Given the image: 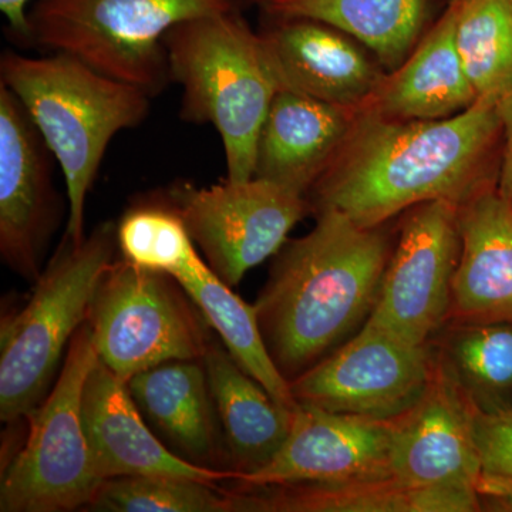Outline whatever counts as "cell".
<instances>
[{
    "mask_svg": "<svg viewBox=\"0 0 512 512\" xmlns=\"http://www.w3.org/2000/svg\"><path fill=\"white\" fill-rule=\"evenodd\" d=\"M498 103L477 100L441 120H390L359 111L345 144L309 191L312 212L336 210L365 228L416 205H461L497 185ZM498 175V174H497Z\"/></svg>",
    "mask_w": 512,
    "mask_h": 512,
    "instance_id": "obj_1",
    "label": "cell"
},
{
    "mask_svg": "<svg viewBox=\"0 0 512 512\" xmlns=\"http://www.w3.org/2000/svg\"><path fill=\"white\" fill-rule=\"evenodd\" d=\"M315 215L309 234L279 249L254 303L269 355L289 383L362 329L393 249L387 224L360 227L336 210Z\"/></svg>",
    "mask_w": 512,
    "mask_h": 512,
    "instance_id": "obj_2",
    "label": "cell"
},
{
    "mask_svg": "<svg viewBox=\"0 0 512 512\" xmlns=\"http://www.w3.org/2000/svg\"><path fill=\"white\" fill-rule=\"evenodd\" d=\"M0 84L25 106L62 168L69 201L64 235L80 244L86 238L87 195L107 147L120 131L147 119L151 97L66 53L28 57L5 52Z\"/></svg>",
    "mask_w": 512,
    "mask_h": 512,
    "instance_id": "obj_3",
    "label": "cell"
},
{
    "mask_svg": "<svg viewBox=\"0 0 512 512\" xmlns=\"http://www.w3.org/2000/svg\"><path fill=\"white\" fill-rule=\"evenodd\" d=\"M163 43L183 89L181 119L218 131L228 180L254 177L259 131L279 92L259 33L229 9L177 23Z\"/></svg>",
    "mask_w": 512,
    "mask_h": 512,
    "instance_id": "obj_4",
    "label": "cell"
},
{
    "mask_svg": "<svg viewBox=\"0 0 512 512\" xmlns=\"http://www.w3.org/2000/svg\"><path fill=\"white\" fill-rule=\"evenodd\" d=\"M117 224L101 222L76 244L64 235L55 256L33 282L28 302L2 316L0 419H26L45 400L64 349L89 318L94 292L116 259Z\"/></svg>",
    "mask_w": 512,
    "mask_h": 512,
    "instance_id": "obj_5",
    "label": "cell"
},
{
    "mask_svg": "<svg viewBox=\"0 0 512 512\" xmlns=\"http://www.w3.org/2000/svg\"><path fill=\"white\" fill-rule=\"evenodd\" d=\"M229 9L228 0H35L29 45L76 57L153 99L173 83L165 33Z\"/></svg>",
    "mask_w": 512,
    "mask_h": 512,
    "instance_id": "obj_6",
    "label": "cell"
},
{
    "mask_svg": "<svg viewBox=\"0 0 512 512\" xmlns=\"http://www.w3.org/2000/svg\"><path fill=\"white\" fill-rule=\"evenodd\" d=\"M99 362L87 322L67 348L52 390L29 414V430L0 478L2 512L87 510L103 478L84 431V383Z\"/></svg>",
    "mask_w": 512,
    "mask_h": 512,
    "instance_id": "obj_7",
    "label": "cell"
},
{
    "mask_svg": "<svg viewBox=\"0 0 512 512\" xmlns=\"http://www.w3.org/2000/svg\"><path fill=\"white\" fill-rule=\"evenodd\" d=\"M87 325L100 362L128 382L177 360H202L212 338L205 320L173 276L116 259L101 278Z\"/></svg>",
    "mask_w": 512,
    "mask_h": 512,
    "instance_id": "obj_8",
    "label": "cell"
},
{
    "mask_svg": "<svg viewBox=\"0 0 512 512\" xmlns=\"http://www.w3.org/2000/svg\"><path fill=\"white\" fill-rule=\"evenodd\" d=\"M163 198L183 218L212 272L232 288L278 254L289 232L312 214L306 195L255 177L210 187L178 183Z\"/></svg>",
    "mask_w": 512,
    "mask_h": 512,
    "instance_id": "obj_9",
    "label": "cell"
},
{
    "mask_svg": "<svg viewBox=\"0 0 512 512\" xmlns=\"http://www.w3.org/2000/svg\"><path fill=\"white\" fill-rule=\"evenodd\" d=\"M436 367L433 343L414 345L365 323L348 342L289 384L296 403L392 421L419 402Z\"/></svg>",
    "mask_w": 512,
    "mask_h": 512,
    "instance_id": "obj_10",
    "label": "cell"
},
{
    "mask_svg": "<svg viewBox=\"0 0 512 512\" xmlns=\"http://www.w3.org/2000/svg\"><path fill=\"white\" fill-rule=\"evenodd\" d=\"M458 205L430 201L406 211L366 323L427 345L447 325L460 258Z\"/></svg>",
    "mask_w": 512,
    "mask_h": 512,
    "instance_id": "obj_11",
    "label": "cell"
},
{
    "mask_svg": "<svg viewBox=\"0 0 512 512\" xmlns=\"http://www.w3.org/2000/svg\"><path fill=\"white\" fill-rule=\"evenodd\" d=\"M52 157L25 106L0 84V255L30 282L62 215Z\"/></svg>",
    "mask_w": 512,
    "mask_h": 512,
    "instance_id": "obj_12",
    "label": "cell"
},
{
    "mask_svg": "<svg viewBox=\"0 0 512 512\" xmlns=\"http://www.w3.org/2000/svg\"><path fill=\"white\" fill-rule=\"evenodd\" d=\"M392 421L367 419L296 403L284 446L235 487L340 484L383 480L390 474Z\"/></svg>",
    "mask_w": 512,
    "mask_h": 512,
    "instance_id": "obj_13",
    "label": "cell"
},
{
    "mask_svg": "<svg viewBox=\"0 0 512 512\" xmlns=\"http://www.w3.org/2000/svg\"><path fill=\"white\" fill-rule=\"evenodd\" d=\"M473 421V404L437 359L429 389L409 412L392 420L390 474L410 488L480 497Z\"/></svg>",
    "mask_w": 512,
    "mask_h": 512,
    "instance_id": "obj_14",
    "label": "cell"
},
{
    "mask_svg": "<svg viewBox=\"0 0 512 512\" xmlns=\"http://www.w3.org/2000/svg\"><path fill=\"white\" fill-rule=\"evenodd\" d=\"M264 16L259 36L279 90L360 110L386 76L362 43L328 23Z\"/></svg>",
    "mask_w": 512,
    "mask_h": 512,
    "instance_id": "obj_15",
    "label": "cell"
},
{
    "mask_svg": "<svg viewBox=\"0 0 512 512\" xmlns=\"http://www.w3.org/2000/svg\"><path fill=\"white\" fill-rule=\"evenodd\" d=\"M82 417L94 467L103 480L170 476L220 484L237 478L231 470L192 464L161 443L144 423L127 383L100 359L84 383Z\"/></svg>",
    "mask_w": 512,
    "mask_h": 512,
    "instance_id": "obj_16",
    "label": "cell"
},
{
    "mask_svg": "<svg viewBox=\"0 0 512 512\" xmlns=\"http://www.w3.org/2000/svg\"><path fill=\"white\" fill-rule=\"evenodd\" d=\"M357 114L279 90L259 131L254 177L308 197L345 144Z\"/></svg>",
    "mask_w": 512,
    "mask_h": 512,
    "instance_id": "obj_17",
    "label": "cell"
},
{
    "mask_svg": "<svg viewBox=\"0 0 512 512\" xmlns=\"http://www.w3.org/2000/svg\"><path fill=\"white\" fill-rule=\"evenodd\" d=\"M458 228L448 322H512V208L497 185L458 205Z\"/></svg>",
    "mask_w": 512,
    "mask_h": 512,
    "instance_id": "obj_18",
    "label": "cell"
},
{
    "mask_svg": "<svg viewBox=\"0 0 512 512\" xmlns=\"http://www.w3.org/2000/svg\"><path fill=\"white\" fill-rule=\"evenodd\" d=\"M457 3H448L397 69L387 72L359 111L390 120H441L477 103L456 46Z\"/></svg>",
    "mask_w": 512,
    "mask_h": 512,
    "instance_id": "obj_19",
    "label": "cell"
},
{
    "mask_svg": "<svg viewBox=\"0 0 512 512\" xmlns=\"http://www.w3.org/2000/svg\"><path fill=\"white\" fill-rule=\"evenodd\" d=\"M127 386L171 451L198 466L224 470L218 464L225 460L229 467L202 360L164 363L131 377Z\"/></svg>",
    "mask_w": 512,
    "mask_h": 512,
    "instance_id": "obj_20",
    "label": "cell"
},
{
    "mask_svg": "<svg viewBox=\"0 0 512 512\" xmlns=\"http://www.w3.org/2000/svg\"><path fill=\"white\" fill-rule=\"evenodd\" d=\"M202 362L229 468L237 481L264 468L281 450L291 430L293 409L276 402L214 339Z\"/></svg>",
    "mask_w": 512,
    "mask_h": 512,
    "instance_id": "obj_21",
    "label": "cell"
},
{
    "mask_svg": "<svg viewBox=\"0 0 512 512\" xmlns=\"http://www.w3.org/2000/svg\"><path fill=\"white\" fill-rule=\"evenodd\" d=\"M232 512H473L477 495L410 488L396 478L340 484L235 487Z\"/></svg>",
    "mask_w": 512,
    "mask_h": 512,
    "instance_id": "obj_22",
    "label": "cell"
},
{
    "mask_svg": "<svg viewBox=\"0 0 512 512\" xmlns=\"http://www.w3.org/2000/svg\"><path fill=\"white\" fill-rule=\"evenodd\" d=\"M274 18H308L348 33L393 72L419 45L430 0H274L261 9Z\"/></svg>",
    "mask_w": 512,
    "mask_h": 512,
    "instance_id": "obj_23",
    "label": "cell"
},
{
    "mask_svg": "<svg viewBox=\"0 0 512 512\" xmlns=\"http://www.w3.org/2000/svg\"><path fill=\"white\" fill-rule=\"evenodd\" d=\"M174 279L200 309L210 328L220 335L235 362L261 383L276 402L293 409L296 400L291 384L269 355L254 305L242 301L232 286L212 272L202 256Z\"/></svg>",
    "mask_w": 512,
    "mask_h": 512,
    "instance_id": "obj_24",
    "label": "cell"
},
{
    "mask_svg": "<svg viewBox=\"0 0 512 512\" xmlns=\"http://www.w3.org/2000/svg\"><path fill=\"white\" fill-rule=\"evenodd\" d=\"M431 340L440 365L483 413L512 406V322H456Z\"/></svg>",
    "mask_w": 512,
    "mask_h": 512,
    "instance_id": "obj_25",
    "label": "cell"
},
{
    "mask_svg": "<svg viewBox=\"0 0 512 512\" xmlns=\"http://www.w3.org/2000/svg\"><path fill=\"white\" fill-rule=\"evenodd\" d=\"M456 46L478 100L512 92V0H460Z\"/></svg>",
    "mask_w": 512,
    "mask_h": 512,
    "instance_id": "obj_26",
    "label": "cell"
},
{
    "mask_svg": "<svg viewBox=\"0 0 512 512\" xmlns=\"http://www.w3.org/2000/svg\"><path fill=\"white\" fill-rule=\"evenodd\" d=\"M117 248L124 261L173 278L201 258L183 218L164 198L126 211L117 224Z\"/></svg>",
    "mask_w": 512,
    "mask_h": 512,
    "instance_id": "obj_27",
    "label": "cell"
},
{
    "mask_svg": "<svg viewBox=\"0 0 512 512\" xmlns=\"http://www.w3.org/2000/svg\"><path fill=\"white\" fill-rule=\"evenodd\" d=\"M87 511L232 512L231 491L218 484L170 476L104 480Z\"/></svg>",
    "mask_w": 512,
    "mask_h": 512,
    "instance_id": "obj_28",
    "label": "cell"
},
{
    "mask_svg": "<svg viewBox=\"0 0 512 512\" xmlns=\"http://www.w3.org/2000/svg\"><path fill=\"white\" fill-rule=\"evenodd\" d=\"M473 424L480 458L481 503L512 511V406L495 413L474 409Z\"/></svg>",
    "mask_w": 512,
    "mask_h": 512,
    "instance_id": "obj_29",
    "label": "cell"
},
{
    "mask_svg": "<svg viewBox=\"0 0 512 512\" xmlns=\"http://www.w3.org/2000/svg\"><path fill=\"white\" fill-rule=\"evenodd\" d=\"M503 127V156L498 170L497 190L512 208V92L498 101Z\"/></svg>",
    "mask_w": 512,
    "mask_h": 512,
    "instance_id": "obj_30",
    "label": "cell"
},
{
    "mask_svg": "<svg viewBox=\"0 0 512 512\" xmlns=\"http://www.w3.org/2000/svg\"><path fill=\"white\" fill-rule=\"evenodd\" d=\"M35 0H0V10L8 20V26L13 36L19 42L29 45V5Z\"/></svg>",
    "mask_w": 512,
    "mask_h": 512,
    "instance_id": "obj_31",
    "label": "cell"
},
{
    "mask_svg": "<svg viewBox=\"0 0 512 512\" xmlns=\"http://www.w3.org/2000/svg\"><path fill=\"white\" fill-rule=\"evenodd\" d=\"M231 3L232 8L235 10H244L249 8L262 9L268 3L274 2V0H228Z\"/></svg>",
    "mask_w": 512,
    "mask_h": 512,
    "instance_id": "obj_32",
    "label": "cell"
},
{
    "mask_svg": "<svg viewBox=\"0 0 512 512\" xmlns=\"http://www.w3.org/2000/svg\"><path fill=\"white\" fill-rule=\"evenodd\" d=\"M456 2H460V0H448V3H456Z\"/></svg>",
    "mask_w": 512,
    "mask_h": 512,
    "instance_id": "obj_33",
    "label": "cell"
}]
</instances>
